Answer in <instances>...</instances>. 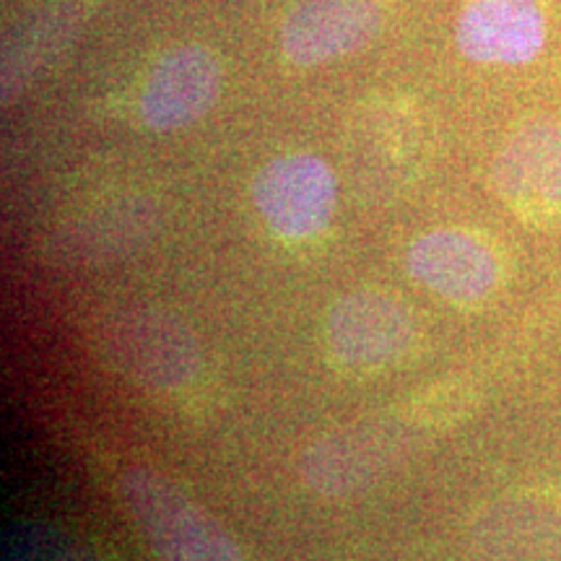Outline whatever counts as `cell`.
Returning a JSON list of instances; mask_svg holds the SVG:
<instances>
[{
	"label": "cell",
	"instance_id": "obj_12",
	"mask_svg": "<svg viewBox=\"0 0 561 561\" xmlns=\"http://www.w3.org/2000/svg\"><path fill=\"white\" fill-rule=\"evenodd\" d=\"M476 543L491 561H561V515L538 502H510L476 525Z\"/></svg>",
	"mask_w": 561,
	"mask_h": 561
},
{
	"label": "cell",
	"instance_id": "obj_1",
	"mask_svg": "<svg viewBox=\"0 0 561 561\" xmlns=\"http://www.w3.org/2000/svg\"><path fill=\"white\" fill-rule=\"evenodd\" d=\"M466 398L450 390L434 392L432 401H416L375 416L351 421L328 432L301 455V479L320 496H354L388 479L409 462L413 453L460 416Z\"/></svg>",
	"mask_w": 561,
	"mask_h": 561
},
{
	"label": "cell",
	"instance_id": "obj_7",
	"mask_svg": "<svg viewBox=\"0 0 561 561\" xmlns=\"http://www.w3.org/2000/svg\"><path fill=\"white\" fill-rule=\"evenodd\" d=\"M252 201L280 240H312L333 219L339 185L328 161L314 153L271 159L252 182Z\"/></svg>",
	"mask_w": 561,
	"mask_h": 561
},
{
	"label": "cell",
	"instance_id": "obj_10",
	"mask_svg": "<svg viewBox=\"0 0 561 561\" xmlns=\"http://www.w3.org/2000/svg\"><path fill=\"white\" fill-rule=\"evenodd\" d=\"M380 21L371 0H301L280 26V47L297 66H320L362 50Z\"/></svg>",
	"mask_w": 561,
	"mask_h": 561
},
{
	"label": "cell",
	"instance_id": "obj_2",
	"mask_svg": "<svg viewBox=\"0 0 561 561\" xmlns=\"http://www.w3.org/2000/svg\"><path fill=\"white\" fill-rule=\"evenodd\" d=\"M94 346L117 375L153 392H178L201 371V346L191 328L153 307H115L100 314Z\"/></svg>",
	"mask_w": 561,
	"mask_h": 561
},
{
	"label": "cell",
	"instance_id": "obj_8",
	"mask_svg": "<svg viewBox=\"0 0 561 561\" xmlns=\"http://www.w3.org/2000/svg\"><path fill=\"white\" fill-rule=\"evenodd\" d=\"M224 70L208 47L182 45L164 53L146 76L138 112L146 128L170 133L206 117L219 102Z\"/></svg>",
	"mask_w": 561,
	"mask_h": 561
},
{
	"label": "cell",
	"instance_id": "obj_4",
	"mask_svg": "<svg viewBox=\"0 0 561 561\" xmlns=\"http://www.w3.org/2000/svg\"><path fill=\"white\" fill-rule=\"evenodd\" d=\"M325 351L346 375H380L401 364L419 339L413 310L398 294L359 289L341 297L325 318Z\"/></svg>",
	"mask_w": 561,
	"mask_h": 561
},
{
	"label": "cell",
	"instance_id": "obj_3",
	"mask_svg": "<svg viewBox=\"0 0 561 561\" xmlns=\"http://www.w3.org/2000/svg\"><path fill=\"white\" fill-rule=\"evenodd\" d=\"M117 496L161 561H244L219 520L164 473L128 468L117 481Z\"/></svg>",
	"mask_w": 561,
	"mask_h": 561
},
{
	"label": "cell",
	"instance_id": "obj_5",
	"mask_svg": "<svg viewBox=\"0 0 561 561\" xmlns=\"http://www.w3.org/2000/svg\"><path fill=\"white\" fill-rule=\"evenodd\" d=\"M494 191L528 227L561 221V125L533 117L517 125L494 159Z\"/></svg>",
	"mask_w": 561,
	"mask_h": 561
},
{
	"label": "cell",
	"instance_id": "obj_11",
	"mask_svg": "<svg viewBox=\"0 0 561 561\" xmlns=\"http://www.w3.org/2000/svg\"><path fill=\"white\" fill-rule=\"evenodd\" d=\"M348 149L359 185L371 193H385L403 185L416 170L424 136L411 112L385 104L364 112L351 130Z\"/></svg>",
	"mask_w": 561,
	"mask_h": 561
},
{
	"label": "cell",
	"instance_id": "obj_6",
	"mask_svg": "<svg viewBox=\"0 0 561 561\" xmlns=\"http://www.w3.org/2000/svg\"><path fill=\"white\" fill-rule=\"evenodd\" d=\"M411 276L460 310H481L502 291L507 265L500 248L471 229H434L405 255Z\"/></svg>",
	"mask_w": 561,
	"mask_h": 561
},
{
	"label": "cell",
	"instance_id": "obj_9",
	"mask_svg": "<svg viewBox=\"0 0 561 561\" xmlns=\"http://www.w3.org/2000/svg\"><path fill=\"white\" fill-rule=\"evenodd\" d=\"M541 0H468L458 21V47L483 66H525L546 45Z\"/></svg>",
	"mask_w": 561,
	"mask_h": 561
},
{
	"label": "cell",
	"instance_id": "obj_13",
	"mask_svg": "<svg viewBox=\"0 0 561 561\" xmlns=\"http://www.w3.org/2000/svg\"><path fill=\"white\" fill-rule=\"evenodd\" d=\"M3 561H102L76 533L55 523L19 520L5 528Z\"/></svg>",
	"mask_w": 561,
	"mask_h": 561
}]
</instances>
